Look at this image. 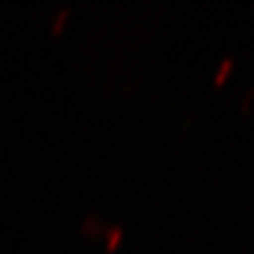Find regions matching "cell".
Masks as SVG:
<instances>
[{
	"label": "cell",
	"mask_w": 254,
	"mask_h": 254,
	"mask_svg": "<svg viewBox=\"0 0 254 254\" xmlns=\"http://www.w3.org/2000/svg\"><path fill=\"white\" fill-rule=\"evenodd\" d=\"M124 234H126V230H124L122 224H108L106 230H104V234H102L104 248H106V250L118 248V246L122 244V240H124Z\"/></svg>",
	"instance_id": "1"
},
{
	"label": "cell",
	"mask_w": 254,
	"mask_h": 254,
	"mask_svg": "<svg viewBox=\"0 0 254 254\" xmlns=\"http://www.w3.org/2000/svg\"><path fill=\"white\" fill-rule=\"evenodd\" d=\"M80 228L84 234H90V236H102L104 230H106V224L102 218H98L96 214H84L82 220H80Z\"/></svg>",
	"instance_id": "2"
},
{
	"label": "cell",
	"mask_w": 254,
	"mask_h": 254,
	"mask_svg": "<svg viewBox=\"0 0 254 254\" xmlns=\"http://www.w3.org/2000/svg\"><path fill=\"white\" fill-rule=\"evenodd\" d=\"M68 16H70V10H68V8H58V10L52 14L50 30H52L54 34H60V32H62V28H64V26H66V22H68Z\"/></svg>",
	"instance_id": "3"
},
{
	"label": "cell",
	"mask_w": 254,
	"mask_h": 254,
	"mask_svg": "<svg viewBox=\"0 0 254 254\" xmlns=\"http://www.w3.org/2000/svg\"><path fill=\"white\" fill-rule=\"evenodd\" d=\"M232 66H234V60L232 58H224L220 64H218V68H216V74H214V82L216 84H222L224 82V78L228 76V72L232 70Z\"/></svg>",
	"instance_id": "4"
},
{
	"label": "cell",
	"mask_w": 254,
	"mask_h": 254,
	"mask_svg": "<svg viewBox=\"0 0 254 254\" xmlns=\"http://www.w3.org/2000/svg\"><path fill=\"white\" fill-rule=\"evenodd\" d=\"M252 96H254V90H250V92H248V94L244 96V102H242V106H240L242 110H246V106H248V104L252 102Z\"/></svg>",
	"instance_id": "5"
}]
</instances>
